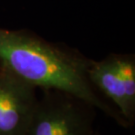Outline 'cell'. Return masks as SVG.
<instances>
[{
  "instance_id": "obj_1",
  "label": "cell",
  "mask_w": 135,
  "mask_h": 135,
  "mask_svg": "<svg viewBox=\"0 0 135 135\" xmlns=\"http://www.w3.org/2000/svg\"><path fill=\"white\" fill-rule=\"evenodd\" d=\"M90 62L81 54L25 31L0 28V66L3 69L36 89L72 95L104 112L119 125L128 127L89 81Z\"/></svg>"
},
{
  "instance_id": "obj_5",
  "label": "cell",
  "mask_w": 135,
  "mask_h": 135,
  "mask_svg": "<svg viewBox=\"0 0 135 135\" xmlns=\"http://www.w3.org/2000/svg\"><path fill=\"white\" fill-rule=\"evenodd\" d=\"M115 59L132 127L135 121V59L131 55L123 54H115Z\"/></svg>"
},
{
  "instance_id": "obj_6",
  "label": "cell",
  "mask_w": 135,
  "mask_h": 135,
  "mask_svg": "<svg viewBox=\"0 0 135 135\" xmlns=\"http://www.w3.org/2000/svg\"><path fill=\"white\" fill-rule=\"evenodd\" d=\"M93 135H99V133H98L97 131H94V133H93Z\"/></svg>"
},
{
  "instance_id": "obj_7",
  "label": "cell",
  "mask_w": 135,
  "mask_h": 135,
  "mask_svg": "<svg viewBox=\"0 0 135 135\" xmlns=\"http://www.w3.org/2000/svg\"><path fill=\"white\" fill-rule=\"evenodd\" d=\"M0 69H1V66H0Z\"/></svg>"
},
{
  "instance_id": "obj_3",
  "label": "cell",
  "mask_w": 135,
  "mask_h": 135,
  "mask_svg": "<svg viewBox=\"0 0 135 135\" xmlns=\"http://www.w3.org/2000/svg\"><path fill=\"white\" fill-rule=\"evenodd\" d=\"M38 102L36 88L0 69V135H25Z\"/></svg>"
},
{
  "instance_id": "obj_4",
  "label": "cell",
  "mask_w": 135,
  "mask_h": 135,
  "mask_svg": "<svg viewBox=\"0 0 135 135\" xmlns=\"http://www.w3.org/2000/svg\"><path fill=\"white\" fill-rule=\"evenodd\" d=\"M87 74L95 90L118 111L128 127H131L124 91L116 66L115 54L100 61L91 60Z\"/></svg>"
},
{
  "instance_id": "obj_2",
  "label": "cell",
  "mask_w": 135,
  "mask_h": 135,
  "mask_svg": "<svg viewBox=\"0 0 135 135\" xmlns=\"http://www.w3.org/2000/svg\"><path fill=\"white\" fill-rule=\"evenodd\" d=\"M43 92L25 135H93L94 107L66 93Z\"/></svg>"
}]
</instances>
